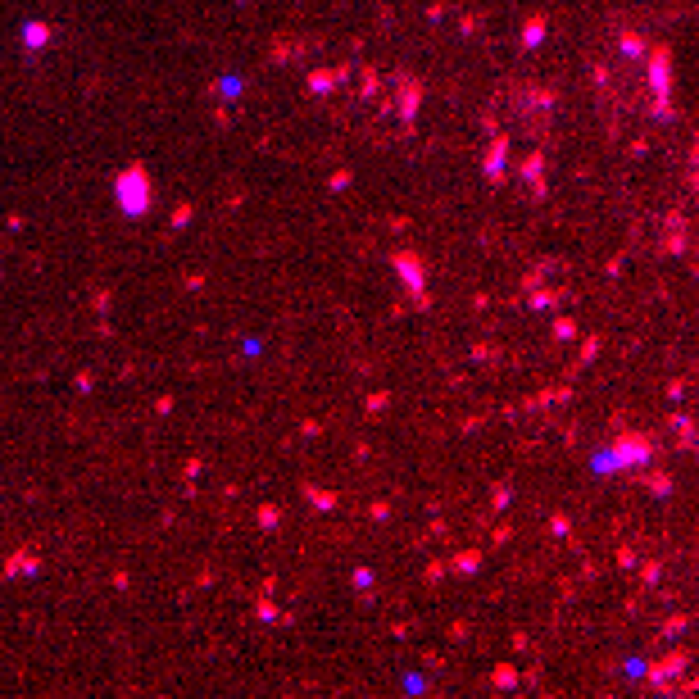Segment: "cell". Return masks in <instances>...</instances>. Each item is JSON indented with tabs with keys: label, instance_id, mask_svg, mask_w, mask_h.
Returning <instances> with one entry per match:
<instances>
[{
	"label": "cell",
	"instance_id": "1",
	"mask_svg": "<svg viewBox=\"0 0 699 699\" xmlns=\"http://www.w3.org/2000/svg\"><path fill=\"white\" fill-rule=\"evenodd\" d=\"M114 196H118V209L128 218H146L150 214V173L141 164H128L118 177H114Z\"/></svg>",
	"mask_w": 699,
	"mask_h": 699
},
{
	"label": "cell",
	"instance_id": "2",
	"mask_svg": "<svg viewBox=\"0 0 699 699\" xmlns=\"http://www.w3.org/2000/svg\"><path fill=\"white\" fill-rule=\"evenodd\" d=\"M645 73H649V91H654V114L658 118H672V50L667 46H654V50H645Z\"/></svg>",
	"mask_w": 699,
	"mask_h": 699
},
{
	"label": "cell",
	"instance_id": "3",
	"mask_svg": "<svg viewBox=\"0 0 699 699\" xmlns=\"http://www.w3.org/2000/svg\"><path fill=\"white\" fill-rule=\"evenodd\" d=\"M391 273L405 282V291L414 295L418 309H427V304H432V295H427V264H423V255H414V250H395V255H391Z\"/></svg>",
	"mask_w": 699,
	"mask_h": 699
},
{
	"label": "cell",
	"instance_id": "4",
	"mask_svg": "<svg viewBox=\"0 0 699 699\" xmlns=\"http://www.w3.org/2000/svg\"><path fill=\"white\" fill-rule=\"evenodd\" d=\"M613 459H618V468H645L654 459V440L645 432H622L613 440Z\"/></svg>",
	"mask_w": 699,
	"mask_h": 699
},
{
	"label": "cell",
	"instance_id": "5",
	"mask_svg": "<svg viewBox=\"0 0 699 699\" xmlns=\"http://www.w3.org/2000/svg\"><path fill=\"white\" fill-rule=\"evenodd\" d=\"M681 672H686V654H681V649H672V654H667L658 667H649V681H654L658 691H667V686H672V677H681Z\"/></svg>",
	"mask_w": 699,
	"mask_h": 699
},
{
	"label": "cell",
	"instance_id": "6",
	"mask_svg": "<svg viewBox=\"0 0 699 699\" xmlns=\"http://www.w3.org/2000/svg\"><path fill=\"white\" fill-rule=\"evenodd\" d=\"M504 155H509V137H495L491 150H486V177H491V182L509 177V173H504Z\"/></svg>",
	"mask_w": 699,
	"mask_h": 699
},
{
	"label": "cell",
	"instance_id": "7",
	"mask_svg": "<svg viewBox=\"0 0 699 699\" xmlns=\"http://www.w3.org/2000/svg\"><path fill=\"white\" fill-rule=\"evenodd\" d=\"M418 104H423V82L405 78V91H400V118L414 123V118H418Z\"/></svg>",
	"mask_w": 699,
	"mask_h": 699
},
{
	"label": "cell",
	"instance_id": "8",
	"mask_svg": "<svg viewBox=\"0 0 699 699\" xmlns=\"http://www.w3.org/2000/svg\"><path fill=\"white\" fill-rule=\"evenodd\" d=\"M522 177L531 182V191H536V196H545V155H541V150H536V155H527Z\"/></svg>",
	"mask_w": 699,
	"mask_h": 699
},
{
	"label": "cell",
	"instance_id": "9",
	"mask_svg": "<svg viewBox=\"0 0 699 699\" xmlns=\"http://www.w3.org/2000/svg\"><path fill=\"white\" fill-rule=\"evenodd\" d=\"M23 572H27V577L36 572V554H32V550H18L14 559L5 563V577H23Z\"/></svg>",
	"mask_w": 699,
	"mask_h": 699
},
{
	"label": "cell",
	"instance_id": "10",
	"mask_svg": "<svg viewBox=\"0 0 699 699\" xmlns=\"http://www.w3.org/2000/svg\"><path fill=\"white\" fill-rule=\"evenodd\" d=\"M46 41H50V23H36V18H32V23L23 27V46H27V50H41Z\"/></svg>",
	"mask_w": 699,
	"mask_h": 699
},
{
	"label": "cell",
	"instance_id": "11",
	"mask_svg": "<svg viewBox=\"0 0 699 699\" xmlns=\"http://www.w3.org/2000/svg\"><path fill=\"white\" fill-rule=\"evenodd\" d=\"M309 91H313V95H332V91H337V73L313 69V73H309Z\"/></svg>",
	"mask_w": 699,
	"mask_h": 699
},
{
	"label": "cell",
	"instance_id": "12",
	"mask_svg": "<svg viewBox=\"0 0 699 699\" xmlns=\"http://www.w3.org/2000/svg\"><path fill=\"white\" fill-rule=\"evenodd\" d=\"M645 50H649V41L640 32H622V55L627 60H645Z\"/></svg>",
	"mask_w": 699,
	"mask_h": 699
},
{
	"label": "cell",
	"instance_id": "13",
	"mask_svg": "<svg viewBox=\"0 0 699 699\" xmlns=\"http://www.w3.org/2000/svg\"><path fill=\"white\" fill-rule=\"evenodd\" d=\"M541 41H545V18L536 14V18H527V27H522V46H527V50H536Z\"/></svg>",
	"mask_w": 699,
	"mask_h": 699
},
{
	"label": "cell",
	"instance_id": "14",
	"mask_svg": "<svg viewBox=\"0 0 699 699\" xmlns=\"http://www.w3.org/2000/svg\"><path fill=\"white\" fill-rule=\"evenodd\" d=\"M477 568H482V554H477V550H468V554H454V572H459V577H473Z\"/></svg>",
	"mask_w": 699,
	"mask_h": 699
},
{
	"label": "cell",
	"instance_id": "15",
	"mask_svg": "<svg viewBox=\"0 0 699 699\" xmlns=\"http://www.w3.org/2000/svg\"><path fill=\"white\" fill-rule=\"evenodd\" d=\"M645 486L658 495V500H667V495H672V477H667V473H645Z\"/></svg>",
	"mask_w": 699,
	"mask_h": 699
},
{
	"label": "cell",
	"instance_id": "16",
	"mask_svg": "<svg viewBox=\"0 0 699 699\" xmlns=\"http://www.w3.org/2000/svg\"><path fill=\"white\" fill-rule=\"evenodd\" d=\"M667 427H672V432H677V440H686V445H695V432H691V418H686V414H672V423H667Z\"/></svg>",
	"mask_w": 699,
	"mask_h": 699
},
{
	"label": "cell",
	"instance_id": "17",
	"mask_svg": "<svg viewBox=\"0 0 699 699\" xmlns=\"http://www.w3.org/2000/svg\"><path fill=\"white\" fill-rule=\"evenodd\" d=\"M304 495H309V504H313V509H323V513L337 509V495H332V491H313V486H304Z\"/></svg>",
	"mask_w": 699,
	"mask_h": 699
},
{
	"label": "cell",
	"instance_id": "18",
	"mask_svg": "<svg viewBox=\"0 0 699 699\" xmlns=\"http://www.w3.org/2000/svg\"><path fill=\"white\" fill-rule=\"evenodd\" d=\"M491 681L500 686V691H513V686H518V672H513V667L504 663V667H495V672H491Z\"/></svg>",
	"mask_w": 699,
	"mask_h": 699
},
{
	"label": "cell",
	"instance_id": "19",
	"mask_svg": "<svg viewBox=\"0 0 699 699\" xmlns=\"http://www.w3.org/2000/svg\"><path fill=\"white\" fill-rule=\"evenodd\" d=\"M554 304H559V295H554V291H541V286L531 282V309H554Z\"/></svg>",
	"mask_w": 699,
	"mask_h": 699
},
{
	"label": "cell",
	"instance_id": "20",
	"mask_svg": "<svg viewBox=\"0 0 699 699\" xmlns=\"http://www.w3.org/2000/svg\"><path fill=\"white\" fill-rule=\"evenodd\" d=\"M277 522H282L277 504H264V509H259V527H264V531H277Z\"/></svg>",
	"mask_w": 699,
	"mask_h": 699
},
{
	"label": "cell",
	"instance_id": "21",
	"mask_svg": "<svg viewBox=\"0 0 699 699\" xmlns=\"http://www.w3.org/2000/svg\"><path fill=\"white\" fill-rule=\"evenodd\" d=\"M554 337L572 341V337H577V318H554Z\"/></svg>",
	"mask_w": 699,
	"mask_h": 699
},
{
	"label": "cell",
	"instance_id": "22",
	"mask_svg": "<svg viewBox=\"0 0 699 699\" xmlns=\"http://www.w3.org/2000/svg\"><path fill=\"white\" fill-rule=\"evenodd\" d=\"M595 473H618V459H613V449H599V454H595Z\"/></svg>",
	"mask_w": 699,
	"mask_h": 699
},
{
	"label": "cell",
	"instance_id": "23",
	"mask_svg": "<svg viewBox=\"0 0 699 699\" xmlns=\"http://www.w3.org/2000/svg\"><path fill=\"white\" fill-rule=\"evenodd\" d=\"M550 531H554V536H568V531H572L568 513H554V518H550Z\"/></svg>",
	"mask_w": 699,
	"mask_h": 699
},
{
	"label": "cell",
	"instance_id": "24",
	"mask_svg": "<svg viewBox=\"0 0 699 699\" xmlns=\"http://www.w3.org/2000/svg\"><path fill=\"white\" fill-rule=\"evenodd\" d=\"M509 500H513L509 486H495V491H491V504H495V509H509Z\"/></svg>",
	"mask_w": 699,
	"mask_h": 699
},
{
	"label": "cell",
	"instance_id": "25",
	"mask_svg": "<svg viewBox=\"0 0 699 699\" xmlns=\"http://www.w3.org/2000/svg\"><path fill=\"white\" fill-rule=\"evenodd\" d=\"M595 354H599V337H590L586 346H581V363H590V359H595Z\"/></svg>",
	"mask_w": 699,
	"mask_h": 699
},
{
	"label": "cell",
	"instance_id": "26",
	"mask_svg": "<svg viewBox=\"0 0 699 699\" xmlns=\"http://www.w3.org/2000/svg\"><path fill=\"white\" fill-rule=\"evenodd\" d=\"M191 214H196L191 205H177V214H173V227H186V223H191Z\"/></svg>",
	"mask_w": 699,
	"mask_h": 699
},
{
	"label": "cell",
	"instance_id": "27",
	"mask_svg": "<svg viewBox=\"0 0 699 699\" xmlns=\"http://www.w3.org/2000/svg\"><path fill=\"white\" fill-rule=\"evenodd\" d=\"M354 586L368 590V586H372V572H368V568H354Z\"/></svg>",
	"mask_w": 699,
	"mask_h": 699
},
{
	"label": "cell",
	"instance_id": "28",
	"mask_svg": "<svg viewBox=\"0 0 699 699\" xmlns=\"http://www.w3.org/2000/svg\"><path fill=\"white\" fill-rule=\"evenodd\" d=\"M681 250H686V232L681 236L672 232V236H667V255H681Z\"/></svg>",
	"mask_w": 699,
	"mask_h": 699
},
{
	"label": "cell",
	"instance_id": "29",
	"mask_svg": "<svg viewBox=\"0 0 699 699\" xmlns=\"http://www.w3.org/2000/svg\"><path fill=\"white\" fill-rule=\"evenodd\" d=\"M259 618H264V622L277 618V604H273V599H259Z\"/></svg>",
	"mask_w": 699,
	"mask_h": 699
},
{
	"label": "cell",
	"instance_id": "30",
	"mask_svg": "<svg viewBox=\"0 0 699 699\" xmlns=\"http://www.w3.org/2000/svg\"><path fill=\"white\" fill-rule=\"evenodd\" d=\"M640 577H645V586H654V581H658V563H645V568H640Z\"/></svg>",
	"mask_w": 699,
	"mask_h": 699
},
{
	"label": "cell",
	"instance_id": "31",
	"mask_svg": "<svg viewBox=\"0 0 699 699\" xmlns=\"http://www.w3.org/2000/svg\"><path fill=\"white\" fill-rule=\"evenodd\" d=\"M350 186V173H346V168H341V173H332V191H346Z\"/></svg>",
	"mask_w": 699,
	"mask_h": 699
},
{
	"label": "cell",
	"instance_id": "32",
	"mask_svg": "<svg viewBox=\"0 0 699 699\" xmlns=\"http://www.w3.org/2000/svg\"><path fill=\"white\" fill-rule=\"evenodd\" d=\"M677 631H686V618H672V622H667V627H663V636H667V640H672V636H677Z\"/></svg>",
	"mask_w": 699,
	"mask_h": 699
}]
</instances>
